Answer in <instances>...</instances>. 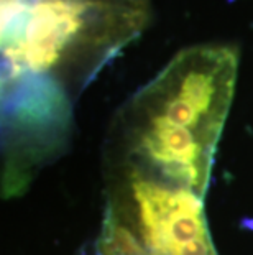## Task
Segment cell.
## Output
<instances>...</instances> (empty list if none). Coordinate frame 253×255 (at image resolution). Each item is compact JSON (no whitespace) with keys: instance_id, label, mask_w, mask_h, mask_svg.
Segmentation results:
<instances>
[{"instance_id":"cell-1","label":"cell","mask_w":253,"mask_h":255,"mask_svg":"<svg viewBox=\"0 0 253 255\" xmlns=\"http://www.w3.org/2000/svg\"><path fill=\"white\" fill-rule=\"evenodd\" d=\"M235 48L202 45L181 51L128 102L148 116L191 130L217 146L234 97Z\"/></svg>"},{"instance_id":"cell-2","label":"cell","mask_w":253,"mask_h":255,"mask_svg":"<svg viewBox=\"0 0 253 255\" xmlns=\"http://www.w3.org/2000/svg\"><path fill=\"white\" fill-rule=\"evenodd\" d=\"M109 213L148 255H217L202 198L186 188L123 166L118 196Z\"/></svg>"}]
</instances>
